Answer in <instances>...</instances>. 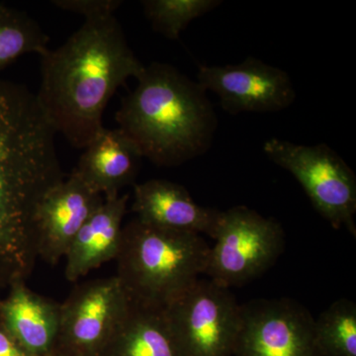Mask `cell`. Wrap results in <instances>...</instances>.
Returning a JSON list of instances; mask_svg holds the SVG:
<instances>
[{
    "instance_id": "obj_1",
    "label": "cell",
    "mask_w": 356,
    "mask_h": 356,
    "mask_svg": "<svg viewBox=\"0 0 356 356\" xmlns=\"http://www.w3.org/2000/svg\"><path fill=\"white\" fill-rule=\"evenodd\" d=\"M56 131L27 86L0 79V286L31 275L40 202L65 179Z\"/></svg>"
},
{
    "instance_id": "obj_2",
    "label": "cell",
    "mask_w": 356,
    "mask_h": 356,
    "mask_svg": "<svg viewBox=\"0 0 356 356\" xmlns=\"http://www.w3.org/2000/svg\"><path fill=\"white\" fill-rule=\"evenodd\" d=\"M40 108L56 133L86 149L102 132L103 114L119 88L145 65L114 16L84 21L62 46L41 56Z\"/></svg>"
},
{
    "instance_id": "obj_3",
    "label": "cell",
    "mask_w": 356,
    "mask_h": 356,
    "mask_svg": "<svg viewBox=\"0 0 356 356\" xmlns=\"http://www.w3.org/2000/svg\"><path fill=\"white\" fill-rule=\"evenodd\" d=\"M137 81L115 119L143 156L154 165L172 168L205 154L218 119L199 83L163 63L147 65Z\"/></svg>"
},
{
    "instance_id": "obj_4",
    "label": "cell",
    "mask_w": 356,
    "mask_h": 356,
    "mask_svg": "<svg viewBox=\"0 0 356 356\" xmlns=\"http://www.w3.org/2000/svg\"><path fill=\"white\" fill-rule=\"evenodd\" d=\"M209 250L203 236L135 218L123 227L116 276L134 303L165 309L205 273Z\"/></svg>"
},
{
    "instance_id": "obj_5",
    "label": "cell",
    "mask_w": 356,
    "mask_h": 356,
    "mask_svg": "<svg viewBox=\"0 0 356 356\" xmlns=\"http://www.w3.org/2000/svg\"><path fill=\"white\" fill-rule=\"evenodd\" d=\"M205 275L222 287L242 286L268 270L284 250L285 234L273 218L245 206L221 211Z\"/></svg>"
},
{
    "instance_id": "obj_6",
    "label": "cell",
    "mask_w": 356,
    "mask_h": 356,
    "mask_svg": "<svg viewBox=\"0 0 356 356\" xmlns=\"http://www.w3.org/2000/svg\"><path fill=\"white\" fill-rule=\"evenodd\" d=\"M264 151L291 173L332 228H346L355 236L356 177L334 149L325 144L306 146L273 138L264 143Z\"/></svg>"
},
{
    "instance_id": "obj_7",
    "label": "cell",
    "mask_w": 356,
    "mask_h": 356,
    "mask_svg": "<svg viewBox=\"0 0 356 356\" xmlns=\"http://www.w3.org/2000/svg\"><path fill=\"white\" fill-rule=\"evenodd\" d=\"M165 313L182 356H234L241 305L229 288L200 278Z\"/></svg>"
},
{
    "instance_id": "obj_8",
    "label": "cell",
    "mask_w": 356,
    "mask_h": 356,
    "mask_svg": "<svg viewBox=\"0 0 356 356\" xmlns=\"http://www.w3.org/2000/svg\"><path fill=\"white\" fill-rule=\"evenodd\" d=\"M131 300L116 275L77 284L60 304V325L53 355L100 356Z\"/></svg>"
},
{
    "instance_id": "obj_9",
    "label": "cell",
    "mask_w": 356,
    "mask_h": 356,
    "mask_svg": "<svg viewBox=\"0 0 356 356\" xmlns=\"http://www.w3.org/2000/svg\"><path fill=\"white\" fill-rule=\"evenodd\" d=\"M310 311L290 298L257 299L241 305L234 356H321Z\"/></svg>"
},
{
    "instance_id": "obj_10",
    "label": "cell",
    "mask_w": 356,
    "mask_h": 356,
    "mask_svg": "<svg viewBox=\"0 0 356 356\" xmlns=\"http://www.w3.org/2000/svg\"><path fill=\"white\" fill-rule=\"evenodd\" d=\"M197 83L220 98L222 108L232 115L243 112H277L296 98L286 72L257 58L238 65H201Z\"/></svg>"
},
{
    "instance_id": "obj_11",
    "label": "cell",
    "mask_w": 356,
    "mask_h": 356,
    "mask_svg": "<svg viewBox=\"0 0 356 356\" xmlns=\"http://www.w3.org/2000/svg\"><path fill=\"white\" fill-rule=\"evenodd\" d=\"M103 200L102 194L88 186L74 170L53 187L42 199L35 217L38 257L51 266L57 264Z\"/></svg>"
},
{
    "instance_id": "obj_12",
    "label": "cell",
    "mask_w": 356,
    "mask_h": 356,
    "mask_svg": "<svg viewBox=\"0 0 356 356\" xmlns=\"http://www.w3.org/2000/svg\"><path fill=\"white\" fill-rule=\"evenodd\" d=\"M132 210L139 221L168 231L214 238L221 211L203 207L182 185L151 179L134 187Z\"/></svg>"
},
{
    "instance_id": "obj_13",
    "label": "cell",
    "mask_w": 356,
    "mask_h": 356,
    "mask_svg": "<svg viewBox=\"0 0 356 356\" xmlns=\"http://www.w3.org/2000/svg\"><path fill=\"white\" fill-rule=\"evenodd\" d=\"M0 302V325L32 356L53 355L60 325V304L14 281Z\"/></svg>"
},
{
    "instance_id": "obj_14",
    "label": "cell",
    "mask_w": 356,
    "mask_h": 356,
    "mask_svg": "<svg viewBox=\"0 0 356 356\" xmlns=\"http://www.w3.org/2000/svg\"><path fill=\"white\" fill-rule=\"evenodd\" d=\"M83 149L74 172L103 198L119 195L135 184L144 156L121 129L103 128Z\"/></svg>"
},
{
    "instance_id": "obj_15",
    "label": "cell",
    "mask_w": 356,
    "mask_h": 356,
    "mask_svg": "<svg viewBox=\"0 0 356 356\" xmlns=\"http://www.w3.org/2000/svg\"><path fill=\"white\" fill-rule=\"evenodd\" d=\"M128 200L127 194L104 198L100 207L84 222L65 257V277L70 282L117 259Z\"/></svg>"
},
{
    "instance_id": "obj_16",
    "label": "cell",
    "mask_w": 356,
    "mask_h": 356,
    "mask_svg": "<svg viewBox=\"0 0 356 356\" xmlns=\"http://www.w3.org/2000/svg\"><path fill=\"white\" fill-rule=\"evenodd\" d=\"M100 356H182L173 337L165 309L131 301Z\"/></svg>"
},
{
    "instance_id": "obj_17",
    "label": "cell",
    "mask_w": 356,
    "mask_h": 356,
    "mask_svg": "<svg viewBox=\"0 0 356 356\" xmlns=\"http://www.w3.org/2000/svg\"><path fill=\"white\" fill-rule=\"evenodd\" d=\"M48 34L27 13L0 3V70L28 54L49 50Z\"/></svg>"
},
{
    "instance_id": "obj_18",
    "label": "cell",
    "mask_w": 356,
    "mask_h": 356,
    "mask_svg": "<svg viewBox=\"0 0 356 356\" xmlns=\"http://www.w3.org/2000/svg\"><path fill=\"white\" fill-rule=\"evenodd\" d=\"M314 336L321 356H356V304L337 300L315 318Z\"/></svg>"
},
{
    "instance_id": "obj_19",
    "label": "cell",
    "mask_w": 356,
    "mask_h": 356,
    "mask_svg": "<svg viewBox=\"0 0 356 356\" xmlns=\"http://www.w3.org/2000/svg\"><path fill=\"white\" fill-rule=\"evenodd\" d=\"M221 3L220 0H145L142 6L154 31L177 40L192 21Z\"/></svg>"
},
{
    "instance_id": "obj_20",
    "label": "cell",
    "mask_w": 356,
    "mask_h": 356,
    "mask_svg": "<svg viewBox=\"0 0 356 356\" xmlns=\"http://www.w3.org/2000/svg\"><path fill=\"white\" fill-rule=\"evenodd\" d=\"M58 8L83 15L84 19L114 16L115 11L123 3L121 0H54Z\"/></svg>"
},
{
    "instance_id": "obj_21",
    "label": "cell",
    "mask_w": 356,
    "mask_h": 356,
    "mask_svg": "<svg viewBox=\"0 0 356 356\" xmlns=\"http://www.w3.org/2000/svg\"><path fill=\"white\" fill-rule=\"evenodd\" d=\"M0 356H32L0 325Z\"/></svg>"
},
{
    "instance_id": "obj_22",
    "label": "cell",
    "mask_w": 356,
    "mask_h": 356,
    "mask_svg": "<svg viewBox=\"0 0 356 356\" xmlns=\"http://www.w3.org/2000/svg\"><path fill=\"white\" fill-rule=\"evenodd\" d=\"M49 356H60V355H49Z\"/></svg>"
},
{
    "instance_id": "obj_23",
    "label": "cell",
    "mask_w": 356,
    "mask_h": 356,
    "mask_svg": "<svg viewBox=\"0 0 356 356\" xmlns=\"http://www.w3.org/2000/svg\"><path fill=\"white\" fill-rule=\"evenodd\" d=\"M1 288H2V287H1V286H0V289H1ZM0 302H1V298H0Z\"/></svg>"
}]
</instances>
